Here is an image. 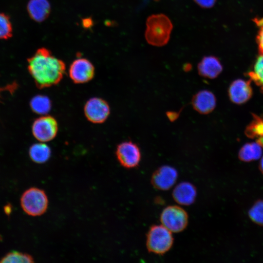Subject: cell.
I'll return each instance as SVG.
<instances>
[{"label":"cell","instance_id":"cell-1","mask_svg":"<svg viewBox=\"0 0 263 263\" xmlns=\"http://www.w3.org/2000/svg\"><path fill=\"white\" fill-rule=\"evenodd\" d=\"M27 62L29 72L39 89L57 84L66 70L65 63L44 48L38 49Z\"/></svg>","mask_w":263,"mask_h":263},{"label":"cell","instance_id":"cell-2","mask_svg":"<svg viewBox=\"0 0 263 263\" xmlns=\"http://www.w3.org/2000/svg\"><path fill=\"white\" fill-rule=\"evenodd\" d=\"M172 28V24L167 16L163 14L152 15L146 21V40L153 46L165 45L169 40Z\"/></svg>","mask_w":263,"mask_h":263},{"label":"cell","instance_id":"cell-3","mask_svg":"<svg viewBox=\"0 0 263 263\" xmlns=\"http://www.w3.org/2000/svg\"><path fill=\"white\" fill-rule=\"evenodd\" d=\"M171 233L162 225L152 226L147 234L146 246L148 251L159 255L168 252L173 243Z\"/></svg>","mask_w":263,"mask_h":263},{"label":"cell","instance_id":"cell-4","mask_svg":"<svg viewBox=\"0 0 263 263\" xmlns=\"http://www.w3.org/2000/svg\"><path fill=\"white\" fill-rule=\"evenodd\" d=\"M20 204L22 208L28 215L40 216L46 211L48 199L44 190L37 188H31L22 194Z\"/></svg>","mask_w":263,"mask_h":263},{"label":"cell","instance_id":"cell-5","mask_svg":"<svg viewBox=\"0 0 263 263\" xmlns=\"http://www.w3.org/2000/svg\"><path fill=\"white\" fill-rule=\"evenodd\" d=\"M188 215L186 210L177 206L167 207L160 215L162 225L173 233L184 230L188 225Z\"/></svg>","mask_w":263,"mask_h":263},{"label":"cell","instance_id":"cell-6","mask_svg":"<svg viewBox=\"0 0 263 263\" xmlns=\"http://www.w3.org/2000/svg\"><path fill=\"white\" fill-rule=\"evenodd\" d=\"M58 129V123L56 119L47 115L37 118L32 127L34 136L41 142H47L55 138Z\"/></svg>","mask_w":263,"mask_h":263},{"label":"cell","instance_id":"cell-7","mask_svg":"<svg viewBox=\"0 0 263 263\" xmlns=\"http://www.w3.org/2000/svg\"><path fill=\"white\" fill-rule=\"evenodd\" d=\"M115 154L121 165L127 169L137 167L141 158L139 147L131 141H126L119 144L116 147Z\"/></svg>","mask_w":263,"mask_h":263},{"label":"cell","instance_id":"cell-8","mask_svg":"<svg viewBox=\"0 0 263 263\" xmlns=\"http://www.w3.org/2000/svg\"><path fill=\"white\" fill-rule=\"evenodd\" d=\"M84 113L86 118L91 122L100 124L104 122L110 113L108 103L99 97H92L85 103Z\"/></svg>","mask_w":263,"mask_h":263},{"label":"cell","instance_id":"cell-9","mask_svg":"<svg viewBox=\"0 0 263 263\" xmlns=\"http://www.w3.org/2000/svg\"><path fill=\"white\" fill-rule=\"evenodd\" d=\"M69 74L70 77L75 83H85L93 78L94 67L88 59L80 57L72 63L69 67Z\"/></svg>","mask_w":263,"mask_h":263},{"label":"cell","instance_id":"cell-10","mask_svg":"<svg viewBox=\"0 0 263 263\" xmlns=\"http://www.w3.org/2000/svg\"><path fill=\"white\" fill-rule=\"evenodd\" d=\"M178 177L177 171L169 166H163L153 173L151 182L156 189L167 190L175 183Z\"/></svg>","mask_w":263,"mask_h":263},{"label":"cell","instance_id":"cell-11","mask_svg":"<svg viewBox=\"0 0 263 263\" xmlns=\"http://www.w3.org/2000/svg\"><path fill=\"white\" fill-rule=\"evenodd\" d=\"M253 91L250 80L238 79L234 80L228 90V96L232 102L241 105L246 103L251 97Z\"/></svg>","mask_w":263,"mask_h":263},{"label":"cell","instance_id":"cell-12","mask_svg":"<svg viewBox=\"0 0 263 263\" xmlns=\"http://www.w3.org/2000/svg\"><path fill=\"white\" fill-rule=\"evenodd\" d=\"M191 104L196 111L202 114H207L212 112L215 109L216 98L211 91L203 90L194 95Z\"/></svg>","mask_w":263,"mask_h":263},{"label":"cell","instance_id":"cell-13","mask_svg":"<svg viewBox=\"0 0 263 263\" xmlns=\"http://www.w3.org/2000/svg\"><path fill=\"white\" fill-rule=\"evenodd\" d=\"M197 68L201 76L209 79L216 78L223 70L221 62L214 56H204L198 63Z\"/></svg>","mask_w":263,"mask_h":263},{"label":"cell","instance_id":"cell-14","mask_svg":"<svg viewBox=\"0 0 263 263\" xmlns=\"http://www.w3.org/2000/svg\"><path fill=\"white\" fill-rule=\"evenodd\" d=\"M196 194V188L192 184L183 182L175 187L173 190L172 197L178 204L188 206L194 202Z\"/></svg>","mask_w":263,"mask_h":263},{"label":"cell","instance_id":"cell-15","mask_svg":"<svg viewBox=\"0 0 263 263\" xmlns=\"http://www.w3.org/2000/svg\"><path fill=\"white\" fill-rule=\"evenodd\" d=\"M27 8L30 18L37 22H41L48 17L51 6L48 0H30Z\"/></svg>","mask_w":263,"mask_h":263},{"label":"cell","instance_id":"cell-16","mask_svg":"<svg viewBox=\"0 0 263 263\" xmlns=\"http://www.w3.org/2000/svg\"><path fill=\"white\" fill-rule=\"evenodd\" d=\"M29 153L33 162L42 164L48 161L51 155V150L45 142H40L32 145L29 149Z\"/></svg>","mask_w":263,"mask_h":263},{"label":"cell","instance_id":"cell-17","mask_svg":"<svg viewBox=\"0 0 263 263\" xmlns=\"http://www.w3.org/2000/svg\"><path fill=\"white\" fill-rule=\"evenodd\" d=\"M262 149L257 142L246 143L241 148L239 152V158L244 162L257 160L262 154Z\"/></svg>","mask_w":263,"mask_h":263},{"label":"cell","instance_id":"cell-18","mask_svg":"<svg viewBox=\"0 0 263 263\" xmlns=\"http://www.w3.org/2000/svg\"><path fill=\"white\" fill-rule=\"evenodd\" d=\"M30 106L34 113L40 115H46L51 109V102L46 95H37L31 99Z\"/></svg>","mask_w":263,"mask_h":263},{"label":"cell","instance_id":"cell-19","mask_svg":"<svg viewBox=\"0 0 263 263\" xmlns=\"http://www.w3.org/2000/svg\"><path fill=\"white\" fill-rule=\"evenodd\" d=\"M247 75L250 80L253 81L263 93V55L257 57L251 71Z\"/></svg>","mask_w":263,"mask_h":263},{"label":"cell","instance_id":"cell-20","mask_svg":"<svg viewBox=\"0 0 263 263\" xmlns=\"http://www.w3.org/2000/svg\"><path fill=\"white\" fill-rule=\"evenodd\" d=\"M244 133L250 138L263 137V117L253 114V119L246 127Z\"/></svg>","mask_w":263,"mask_h":263},{"label":"cell","instance_id":"cell-21","mask_svg":"<svg viewBox=\"0 0 263 263\" xmlns=\"http://www.w3.org/2000/svg\"><path fill=\"white\" fill-rule=\"evenodd\" d=\"M33 262H34V259L30 255L15 251L9 252L0 261V263H6Z\"/></svg>","mask_w":263,"mask_h":263},{"label":"cell","instance_id":"cell-22","mask_svg":"<svg viewBox=\"0 0 263 263\" xmlns=\"http://www.w3.org/2000/svg\"><path fill=\"white\" fill-rule=\"evenodd\" d=\"M12 26L9 18L0 13V39H6L12 36Z\"/></svg>","mask_w":263,"mask_h":263},{"label":"cell","instance_id":"cell-23","mask_svg":"<svg viewBox=\"0 0 263 263\" xmlns=\"http://www.w3.org/2000/svg\"><path fill=\"white\" fill-rule=\"evenodd\" d=\"M251 219L255 223L263 225V201L256 202L249 211Z\"/></svg>","mask_w":263,"mask_h":263},{"label":"cell","instance_id":"cell-24","mask_svg":"<svg viewBox=\"0 0 263 263\" xmlns=\"http://www.w3.org/2000/svg\"><path fill=\"white\" fill-rule=\"evenodd\" d=\"M258 27L259 31L257 36L256 40L258 45L259 50L260 54L263 55V18H255L253 19Z\"/></svg>","mask_w":263,"mask_h":263},{"label":"cell","instance_id":"cell-25","mask_svg":"<svg viewBox=\"0 0 263 263\" xmlns=\"http://www.w3.org/2000/svg\"><path fill=\"white\" fill-rule=\"evenodd\" d=\"M203 8H209L214 6L216 0H194Z\"/></svg>","mask_w":263,"mask_h":263},{"label":"cell","instance_id":"cell-26","mask_svg":"<svg viewBox=\"0 0 263 263\" xmlns=\"http://www.w3.org/2000/svg\"><path fill=\"white\" fill-rule=\"evenodd\" d=\"M179 113L176 112H168L167 113V116L168 117L169 119L171 121H174L176 119L178 118V116L179 115Z\"/></svg>","mask_w":263,"mask_h":263},{"label":"cell","instance_id":"cell-27","mask_svg":"<svg viewBox=\"0 0 263 263\" xmlns=\"http://www.w3.org/2000/svg\"><path fill=\"white\" fill-rule=\"evenodd\" d=\"M92 20L90 19H84L83 21V25L85 27H89L91 25Z\"/></svg>","mask_w":263,"mask_h":263},{"label":"cell","instance_id":"cell-28","mask_svg":"<svg viewBox=\"0 0 263 263\" xmlns=\"http://www.w3.org/2000/svg\"><path fill=\"white\" fill-rule=\"evenodd\" d=\"M191 69V65L190 64H186L184 67L185 71H188Z\"/></svg>","mask_w":263,"mask_h":263},{"label":"cell","instance_id":"cell-29","mask_svg":"<svg viewBox=\"0 0 263 263\" xmlns=\"http://www.w3.org/2000/svg\"><path fill=\"white\" fill-rule=\"evenodd\" d=\"M259 168L262 173H263V157L261 159Z\"/></svg>","mask_w":263,"mask_h":263}]
</instances>
